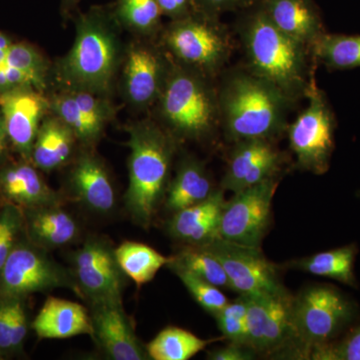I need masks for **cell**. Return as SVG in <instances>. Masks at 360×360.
Here are the masks:
<instances>
[{"label":"cell","instance_id":"cell-1","mask_svg":"<svg viewBox=\"0 0 360 360\" xmlns=\"http://www.w3.org/2000/svg\"><path fill=\"white\" fill-rule=\"evenodd\" d=\"M245 42L255 75L286 97L307 89L305 45L279 30L259 4L245 21Z\"/></svg>","mask_w":360,"mask_h":360},{"label":"cell","instance_id":"cell-2","mask_svg":"<svg viewBox=\"0 0 360 360\" xmlns=\"http://www.w3.org/2000/svg\"><path fill=\"white\" fill-rule=\"evenodd\" d=\"M283 94L257 75H236L221 96L227 134L236 141L266 139L283 127Z\"/></svg>","mask_w":360,"mask_h":360},{"label":"cell","instance_id":"cell-3","mask_svg":"<svg viewBox=\"0 0 360 360\" xmlns=\"http://www.w3.org/2000/svg\"><path fill=\"white\" fill-rule=\"evenodd\" d=\"M129 186L125 205L137 224L148 225L165 194L172 160V146L165 134L150 127L132 130L129 143Z\"/></svg>","mask_w":360,"mask_h":360},{"label":"cell","instance_id":"cell-4","mask_svg":"<svg viewBox=\"0 0 360 360\" xmlns=\"http://www.w3.org/2000/svg\"><path fill=\"white\" fill-rule=\"evenodd\" d=\"M115 63V41L101 16H84L75 45L63 63V77L80 89L103 90L112 79Z\"/></svg>","mask_w":360,"mask_h":360},{"label":"cell","instance_id":"cell-5","mask_svg":"<svg viewBox=\"0 0 360 360\" xmlns=\"http://www.w3.org/2000/svg\"><path fill=\"white\" fill-rule=\"evenodd\" d=\"M354 303L340 290L328 285L307 288L293 300L295 340L307 350L333 342L354 321Z\"/></svg>","mask_w":360,"mask_h":360},{"label":"cell","instance_id":"cell-6","mask_svg":"<svg viewBox=\"0 0 360 360\" xmlns=\"http://www.w3.org/2000/svg\"><path fill=\"white\" fill-rule=\"evenodd\" d=\"M65 288L78 291L77 281L39 246H14L0 270V296L22 300L32 293Z\"/></svg>","mask_w":360,"mask_h":360},{"label":"cell","instance_id":"cell-7","mask_svg":"<svg viewBox=\"0 0 360 360\" xmlns=\"http://www.w3.org/2000/svg\"><path fill=\"white\" fill-rule=\"evenodd\" d=\"M307 96L309 108L290 129V148L303 169L323 174L335 149V120L326 97L314 84H309Z\"/></svg>","mask_w":360,"mask_h":360},{"label":"cell","instance_id":"cell-8","mask_svg":"<svg viewBox=\"0 0 360 360\" xmlns=\"http://www.w3.org/2000/svg\"><path fill=\"white\" fill-rule=\"evenodd\" d=\"M278 182L274 177L234 193L225 201L217 238L260 248L271 219V206Z\"/></svg>","mask_w":360,"mask_h":360},{"label":"cell","instance_id":"cell-9","mask_svg":"<svg viewBox=\"0 0 360 360\" xmlns=\"http://www.w3.org/2000/svg\"><path fill=\"white\" fill-rule=\"evenodd\" d=\"M222 264L229 288L240 295L276 293L285 290L278 266L264 257L260 248L238 245L217 238L201 245Z\"/></svg>","mask_w":360,"mask_h":360},{"label":"cell","instance_id":"cell-10","mask_svg":"<svg viewBox=\"0 0 360 360\" xmlns=\"http://www.w3.org/2000/svg\"><path fill=\"white\" fill-rule=\"evenodd\" d=\"M163 115L169 124L187 136H200L210 131L215 117L212 94L200 79L188 73H176L162 97Z\"/></svg>","mask_w":360,"mask_h":360},{"label":"cell","instance_id":"cell-11","mask_svg":"<svg viewBox=\"0 0 360 360\" xmlns=\"http://www.w3.org/2000/svg\"><path fill=\"white\" fill-rule=\"evenodd\" d=\"M73 276L79 295L90 303L122 302L124 276L115 250L103 239L91 238L73 257Z\"/></svg>","mask_w":360,"mask_h":360},{"label":"cell","instance_id":"cell-12","mask_svg":"<svg viewBox=\"0 0 360 360\" xmlns=\"http://www.w3.org/2000/svg\"><path fill=\"white\" fill-rule=\"evenodd\" d=\"M245 298L248 347L253 352H272L295 338L293 298L288 290L248 295Z\"/></svg>","mask_w":360,"mask_h":360},{"label":"cell","instance_id":"cell-13","mask_svg":"<svg viewBox=\"0 0 360 360\" xmlns=\"http://www.w3.org/2000/svg\"><path fill=\"white\" fill-rule=\"evenodd\" d=\"M91 304L92 336L106 356L113 360H146L149 356L142 347L125 314L122 302Z\"/></svg>","mask_w":360,"mask_h":360},{"label":"cell","instance_id":"cell-14","mask_svg":"<svg viewBox=\"0 0 360 360\" xmlns=\"http://www.w3.org/2000/svg\"><path fill=\"white\" fill-rule=\"evenodd\" d=\"M46 108V99L32 87L0 94V113L7 139L25 158H32L40 120Z\"/></svg>","mask_w":360,"mask_h":360},{"label":"cell","instance_id":"cell-15","mask_svg":"<svg viewBox=\"0 0 360 360\" xmlns=\"http://www.w3.org/2000/svg\"><path fill=\"white\" fill-rule=\"evenodd\" d=\"M167 44L182 60L208 70L219 66L227 52L226 40L215 26L193 18L175 23L168 33Z\"/></svg>","mask_w":360,"mask_h":360},{"label":"cell","instance_id":"cell-16","mask_svg":"<svg viewBox=\"0 0 360 360\" xmlns=\"http://www.w3.org/2000/svg\"><path fill=\"white\" fill-rule=\"evenodd\" d=\"M279 155L266 139L238 141L232 151L222 188L236 193L271 179L278 168Z\"/></svg>","mask_w":360,"mask_h":360},{"label":"cell","instance_id":"cell-17","mask_svg":"<svg viewBox=\"0 0 360 360\" xmlns=\"http://www.w3.org/2000/svg\"><path fill=\"white\" fill-rule=\"evenodd\" d=\"M267 18L291 39L314 44L323 34L319 9L312 0H258Z\"/></svg>","mask_w":360,"mask_h":360},{"label":"cell","instance_id":"cell-18","mask_svg":"<svg viewBox=\"0 0 360 360\" xmlns=\"http://www.w3.org/2000/svg\"><path fill=\"white\" fill-rule=\"evenodd\" d=\"M224 205V193L213 191L205 200L174 212L168 226L170 233L191 245L210 243L219 236Z\"/></svg>","mask_w":360,"mask_h":360},{"label":"cell","instance_id":"cell-19","mask_svg":"<svg viewBox=\"0 0 360 360\" xmlns=\"http://www.w3.org/2000/svg\"><path fill=\"white\" fill-rule=\"evenodd\" d=\"M32 328L41 340L92 335L91 319L84 307L53 296H49L44 302L33 321Z\"/></svg>","mask_w":360,"mask_h":360},{"label":"cell","instance_id":"cell-20","mask_svg":"<svg viewBox=\"0 0 360 360\" xmlns=\"http://www.w3.org/2000/svg\"><path fill=\"white\" fill-rule=\"evenodd\" d=\"M0 193L11 205L26 210L58 203V194L28 165H13L0 174Z\"/></svg>","mask_w":360,"mask_h":360},{"label":"cell","instance_id":"cell-21","mask_svg":"<svg viewBox=\"0 0 360 360\" xmlns=\"http://www.w3.org/2000/svg\"><path fill=\"white\" fill-rule=\"evenodd\" d=\"M72 184L78 198L99 213L110 212L115 205V193L103 165L92 156L84 155L72 172Z\"/></svg>","mask_w":360,"mask_h":360},{"label":"cell","instance_id":"cell-22","mask_svg":"<svg viewBox=\"0 0 360 360\" xmlns=\"http://www.w3.org/2000/svg\"><path fill=\"white\" fill-rule=\"evenodd\" d=\"M28 231L33 243L44 250H54L72 243L77 238L75 219L58 205L30 208Z\"/></svg>","mask_w":360,"mask_h":360},{"label":"cell","instance_id":"cell-23","mask_svg":"<svg viewBox=\"0 0 360 360\" xmlns=\"http://www.w3.org/2000/svg\"><path fill=\"white\" fill-rule=\"evenodd\" d=\"M124 75L125 89L130 101L146 104L155 99L160 90L162 65L150 49L134 47L129 52Z\"/></svg>","mask_w":360,"mask_h":360},{"label":"cell","instance_id":"cell-24","mask_svg":"<svg viewBox=\"0 0 360 360\" xmlns=\"http://www.w3.org/2000/svg\"><path fill=\"white\" fill-rule=\"evenodd\" d=\"M75 135L60 120H51L39 127L32 151L35 167L51 170L60 167L72 153Z\"/></svg>","mask_w":360,"mask_h":360},{"label":"cell","instance_id":"cell-25","mask_svg":"<svg viewBox=\"0 0 360 360\" xmlns=\"http://www.w3.org/2000/svg\"><path fill=\"white\" fill-rule=\"evenodd\" d=\"M357 248L354 245L323 251L311 257L293 262L295 269L309 272L314 276L328 277L355 288L354 262Z\"/></svg>","mask_w":360,"mask_h":360},{"label":"cell","instance_id":"cell-26","mask_svg":"<svg viewBox=\"0 0 360 360\" xmlns=\"http://www.w3.org/2000/svg\"><path fill=\"white\" fill-rule=\"evenodd\" d=\"M115 253L123 274L137 285L153 281L156 274L170 262V257L136 241H125L115 248Z\"/></svg>","mask_w":360,"mask_h":360},{"label":"cell","instance_id":"cell-27","mask_svg":"<svg viewBox=\"0 0 360 360\" xmlns=\"http://www.w3.org/2000/svg\"><path fill=\"white\" fill-rule=\"evenodd\" d=\"M219 340L224 338L202 340L186 329L170 326L148 343L146 352L151 359L187 360Z\"/></svg>","mask_w":360,"mask_h":360},{"label":"cell","instance_id":"cell-28","mask_svg":"<svg viewBox=\"0 0 360 360\" xmlns=\"http://www.w3.org/2000/svg\"><path fill=\"white\" fill-rule=\"evenodd\" d=\"M213 193L205 170L198 163L188 162L180 168L168 191L167 207L174 212L205 200Z\"/></svg>","mask_w":360,"mask_h":360},{"label":"cell","instance_id":"cell-29","mask_svg":"<svg viewBox=\"0 0 360 360\" xmlns=\"http://www.w3.org/2000/svg\"><path fill=\"white\" fill-rule=\"evenodd\" d=\"M169 267L186 269L219 288H229V278L222 264L210 251L201 245L188 246L170 257ZM231 290V288H229Z\"/></svg>","mask_w":360,"mask_h":360},{"label":"cell","instance_id":"cell-30","mask_svg":"<svg viewBox=\"0 0 360 360\" xmlns=\"http://www.w3.org/2000/svg\"><path fill=\"white\" fill-rule=\"evenodd\" d=\"M315 56L333 70L360 68V35L322 34L314 42Z\"/></svg>","mask_w":360,"mask_h":360},{"label":"cell","instance_id":"cell-31","mask_svg":"<svg viewBox=\"0 0 360 360\" xmlns=\"http://www.w3.org/2000/svg\"><path fill=\"white\" fill-rule=\"evenodd\" d=\"M170 269L174 270L175 274L179 277L194 300L208 314L214 317L217 316L220 310L229 303L226 296L217 286L203 281L186 269H179V267H170Z\"/></svg>","mask_w":360,"mask_h":360},{"label":"cell","instance_id":"cell-32","mask_svg":"<svg viewBox=\"0 0 360 360\" xmlns=\"http://www.w3.org/2000/svg\"><path fill=\"white\" fill-rule=\"evenodd\" d=\"M215 319L224 340L248 347V303L245 296L240 295L234 302H229L217 314Z\"/></svg>","mask_w":360,"mask_h":360},{"label":"cell","instance_id":"cell-33","mask_svg":"<svg viewBox=\"0 0 360 360\" xmlns=\"http://www.w3.org/2000/svg\"><path fill=\"white\" fill-rule=\"evenodd\" d=\"M117 13L137 30H148L158 25L162 11L158 0H120Z\"/></svg>","mask_w":360,"mask_h":360},{"label":"cell","instance_id":"cell-34","mask_svg":"<svg viewBox=\"0 0 360 360\" xmlns=\"http://www.w3.org/2000/svg\"><path fill=\"white\" fill-rule=\"evenodd\" d=\"M54 108L59 120L70 127L77 139L86 142L96 139L98 134L90 125L71 94L58 96L54 103Z\"/></svg>","mask_w":360,"mask_h":360},{"label":"cell","instance_id":"cell-35","mask_svg":"<svg viewBox=\"0 0 360 360\" xmlns=\"http://www.w3.org/2000/svg\"><path fill=\"white\" fill-rule=\"evenodd\" d=\"M310 359L317 360H360V324L352 328L340 342L312 347Z\"/></svg>","mask_w":360,"mask_h":360},{"label":"cell","instance_id":"cell-36","mask_svg":"<svg viewBox=\"0 0 360 360\" xmlns=\"http://www.w3.org/2000/svg\"><path fill=\"white\" fill-rule=\"evenodd\" d=\"M4 63L27 73L37 82L39 89H44L45 68L44 60L34 49L25 44H11Z\"/></svg>","mask_w":360,"mask_h":360},{"label":"cell","instance_id":"cell-37","mask_svg":"<svg viewBox=\"0 0 360 360\" xmlns=\"http://www.w3.org/2000/svg\"><path fill=\"white\" fill-rule=\"evenodd\" d=\"M22 220L20 208L11 203L0 212V270L16 245Z\"/></svg>","mask_w":360,"mask_h":360},{"label":"cell","instance_id":"cell-38","mask_svg":"<svg viewBox=\"0 0 360 360\" xmlns=\"http://www.w3.org/2000/svg\"><path fill=\"white\" fill-rule=\"evenodd\" d=\"M71 96L77 101L80 110L89 120L90 125L94 127L97 134H101L103 123L105 122L108 115L103 103L94 94H90L89 91H84V90H77V91L72 92Z\"/></svg>","mask_w":360,"mask_h":360},{"label":"cell","instance_id":"cell-39","mask_svg":"<svg viewBox=\"0 0 360 360\" xmlns=\"http://www.w3.org/2000/svg\"><path fill=\"white\" fill-rule=\"evenodd\" d=\"M23 87L39 90L37 82L27 73L6 65L4 61L0 63V94Z\"/></svg>","mask_w":360,"mask_h":360},{"label":"cell","instance_id":"cell-40","mask_svg":"<svg viewBox=\"0 0 360 360\" xmlns=\"http://www.w3.org/2000/svg\"><path fill=\"white\" fill-rule=\"evenodd\" d=\"M22 300L11 298V345L13 352H18L23 345L27 333V319Z\"/></svg>","mask_w":360,"mask_h":360},{"label":"cell","instance_id":"cell-41","mask_svg":"<svg viewBox=\"0 0 360 360\" xmlns=\"http://www.w3.org/2000/svg\"><path fill=\"white\" fill-rule=\"evenodd\" d=\"M13 352L11 345V298L0 296V354Z\"/></svg>","mask_w":360,"mask_h":360},{"label":"cell","instance_id":"cell-42","mask_svg":"<svg viewBox=\"0 0 360 360\" xmlns=\"http://www.w3.org/2000/svg\"><path fill=\"white\" fill-rule=\"evenodd\" d=\"M255 352L250 347L240 343L231 342L224 347L217 348L208 354L210 360H250Z\"/></svg>","mask_w":360,"mask_h":360},{"label":"cell","instance_id":"cell-43","mask_svg":"<svg viewBox=\"0 0 360 360\" xmlns=\"http://www.w3.org/2000/svg\"><path fill=\"white\" fill-rule=\"evenodd\" d=\"M193 7L206 14H215L220 11L250 6L255 0H193Z\"/></svg>","mask_w":360,"mask_h":360},{"label":"cell","instance_id":"cell-44","mask_svg":"<svg viewBox=\"0 0 360 360\" xmlns=\"http://www.w3.org/2000/svg\"><path fill=\"white\" fill-rule=\"evenodd\" d=\"M162 13L174 18H182L193 7V0H158Z\"/></svg>","mask_w":360,"mask_h":360},{"label":"cell","instance_id":"cell-45","mask_svg":"<svg viewBox=\"0 0 360 360\" xmlns=\"http://www.w3.org/2000/svg\"><path fill=\"white\" fill-rule=\"evenodd\" d=\"M11 44H13L9 41L6 35L0 32V63H4V59H6L7 51H8Z\"/></svg>","mask_w":360,"mask_h":360},{"label":"cell","instance_id":"cell-46","mask_svg":"<svg viewBox=\"0 0 360 360\" xmlns=\"http://www.w3.org/2000/svg\"><path fill=\"white\" fill-rule=\"evenodd\" d=\"M7 134L6 127H4V120H2L1 115H0V158L4 155L6 148Z\"/></svg>","mask_w":360,"mask_h":360},{"label":"cell","instance_id":"cell-47","mask_svg":"<svg viewBox=\"0 0 360 360\" xmlns=\"http://www.w3.org/2000/svg\"><path fill=\"white\" fill-rule=\"evenodd\" d=\"M77 0H63V6L65 7H72L77 4Z\"/></svg>","mask_w":360,"mask_h":360},{"label":"cell","instance_id":"cell-48","mask_svg":"<svg viewBox=\"0 0 360 360\" xmlns=\"http://www.w3.org/2000/svg\"><path fill=\"white\" fill-rule=\"evenodd\" d=\"M0 356H1V354H0Z\"/></svg>","mask_w":360,"mask_h":360}]
</instances>
